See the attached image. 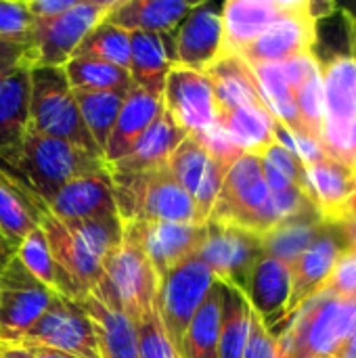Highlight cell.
<instances>
[{
    "label": "cell",
    "instance_id": "obj_11",
    "mask_svg": "<svg viewBox=\"0 0 356 358\" xmlns=\"http://www.w3.org/2000/svg\"><path fill=\"white\" fill-rule=\"evenodd\" d=\"M21 340L76 358H101L90 317L78 300L65 296H57L44 315L21 334Z\"/></svg>",
    "mask_w": 356,
    "mask_h": 358
},
{
    "label": "cell",
    "instance_id": "obj_32",
    "mask_svg": "<svg viewBox=\"0 0 356 358\" xmlns=\"http://www.w3.org/2000/svg\"><path fill=\"white\" fill-rule=\"evenodd\" d=\"M220 323H222V283L216 279L185 331L183 346L178 352L180 358H218Z\"/></svg>",
    "mask_w": 356,
    "mask_h": 358
},
{
    "label": "cell",
    "instance_id": "obj_24",
    "mask_svg": "<svg viewBox=\"0 0 356 358\" xmlns=\"http://www.w3.org/2000/svg\"><path fill=\"white\" fill-rule=\"evenodd\" d=\"M187 138V134L174 124V120L162 109L155 122L145 130V134L136 141V145L113 166L109 172L115 174H143L166 168L170 155L176 147Z\"/></svg>",
    "mask_w": 356,
    "mask_h": 358
},
{
    "label": "cell",
    "instance_id": "obj_6",
    "mask_svg": "<svg viewBox=\"0 0 356 358\" xmlns=\"http://www.w3.org/2000/svg\"><path fill=\"white\" fill-rule=\"evenodd\" d=\"M109 176L122 222L195 224L193 197L172 178L168 168L143 174L109 172Z\"/></svg>",
    "mask_w": 356,
    "mask_h": 358
},
{
    "label": "cell",
    "instance_id": "obj_9",
    "mask_svg": "<svg viewBox=\"0 0 356 358\" xmlns=\"http://www.w3.org/2000/svg\"><path fill=\"white\" fill-rule=\"evenodd\" d=\"M115 0H76L69 10L52 19H34L31 48L25 55L29 65L63 67L90 34L113 8Z\"/></svg>",
    "mask_w": 356,
    "mask_h": 358
},
{
    "label": "cell",
    "instance_id": "obj_27",
    "mask_svg": "<svg viewBox=\"0 0 356 358\" xmlns=\"http://www.w3.org/2000/svg\"><path fill=\"white\" fill-rule=\"evenodd\" d=\"M204 71L212 82L216 111H227L235 107H266L258 80L252 67L241 57L220 55Z\"/></svg>",
    "mask_w": 356,
    "mask_h": 358
},
{
    "label": "cell",
    "instance_id": "obj_28",
    "mask_svg": "<svg viewBox=\"0 0 356 358\" xmlns=\"http://www.w3.org/2000/svg\"><path fill=\"white\" fill-rule=\"evenodd\" d=\"M164 109L162 96L149 94L136 86H132L124 99L122 111L118 115V122L111 130V136L107 141V147L103 151V159L109 166L120 162L145 134V130L155 122L159 111Z\"/></svg>",
    "mask_w": 356,
    "mask_h": 358
},
{
    "label": "cell",
    "instance_id": "obj_17",
    "mask_svg": "<svg viewBox=\"0 0 356 358\" xmlns=\"http://www.w3.org/2000/svg\"><path fill=\"white\" fill-rule=\"evenodd\" d=\"M124 227L136 235L159 279L195 258L206 241V224L124 222Z\"/></svg>",
    "mask_w": 356,
    "mask_h": 358
},
{
    "label": "cell",
    "instance_id": "obj_36",
    "mask_svg": "<svg viewBox=\"0 0 356 358\" xmlns=\"http://www.w3.org/2000/svg\"><path fill=\"white\" fill-rule=\"evenodd\" d=\"M252 306L245 294L222 283V323L218 338V358H243Z\"/></svg>",
    "mask_w": 356,
    "mask_h": 358
},
{
    "label": "cell",
    "instance_id": "obj_52",
    "mask_svg": "<svg viewBox=\"0 0 356 358\" xmlns=\"http://www.w3.org/2000/svg\"><path fill=\"white\" fill-rule=\"evenodd\" d=\"M350 218H356V195H355V199H353V210H350ZM348 218V220H350Z\"/></svg>",
    "mask_w": 356,
    "mask_h": 358
},
{
    "label": "cell",
    "instance_id": "obj_37",
    "mask_svg": "<svg viewBox=\"0 0 356 358\" xmlns=\"http://www.w3.org/2000/svg\"><path fill=\"white\" fill-rule=\"evenodd\" d=\"M71 90H115L128 92L134 84L128 69L92 57H71L63 65Z\"/></svg>",
    "mask_w": 356,
    "mask_h": 358
},
{
    "label": "cell",
    "instance_id": "obj_30",
    "mask_svg": "<svg viewBox=\"0 0 356 358\" xmlns=\"http://www.w3.org/2000/svg\"><path fill=\"white\" fill-rule=\"evenodd\" d=\"M29 67L23 59L0 80V151L17 145L27 132Z\"/></svg>",
    "mask_w": 356,
    "mask_h": 358
},
{
    "label": "cell",
    "instance_id": "obj_51",
    "mask_svg": "<svg viewBox=\"0 0 356 358\" xmlns=\"http://www.w3.org/2000/svg\"><path fill=\"white\" fill-rule=\"evenodd\" d=\"M0 55H17V57H25V50H21V48H10V46H6V44H2V42H0Z\"/></svg>",
    "mask_w": 356,
    "mask_h": 358
},
{
    "label": "cell",
    "instance_id": "obj_18",
    "mask_svg": "<svg viewBox=\"0 0 356 358\" xmlns=\"http://www.w3.org/2000/svg\"><path fill=\"white\" fill-rule=\"evenodd\" d=\"M176 65L204 71L222 52V6L197 2L174 34Z\"/></svg>",
    "mask_w": 356,
    "mask_h": 358
},
{
    "label": "cell",
    "instance_id": "obj_26",
    "mask_svg": "<svg viewBox=\"0 0 356 358\" xmlns=\"http://www.w3.org/2000/svg\"><path fill=\"white\" fill-rule=\"evenodd\" d=\"M197 2L183 0H122L107 13V21L126 31L174 34Z\"/></svg>",
    "mask_w": 356,
    "mask_h": 358
},
{
    "label": "cell",
    "instance_id": "obj_50",
    "mask_svg": "<svg viewBox=\"0 0 356 358\" xmlns=\"http://www.w3.org/2000/svg\"><path fill=\"white\" fill-rule=\"evenodd\" d=\"M13 256H15V250L8 245V241H6V239L2 237V233H0V268H2Z\"/></svg>",
    "mask_w": 356,
    "mask_h": 358
},
{
    "label": "cell",
    "instance_id": "obj_33",
    "mask_svg": "<svg viewBox=\"0 0 356 358\" xmlns=\"http://www.w3.org/2000/svg\"><path fill=\"white\" fill-rule=\"evenodd\" d=\"M325 224L327 222H323L317 212L281 220L260 237L262 250L266 256H273L283 264L292 266L308 250V245L317 239Z\"/></svg>",
    "mask_w": 356,
    "mask_h": 358
},
{
    "label": "cell",
    "instance_id": "obj_38",
    "mask_svg": "<svg viewBox=\"0 0 356 358\" xmlns=\"http://www.w3.org/2000/svg\"><path fill=\"white\" fill-rule=\"evenodd\" d=\"M15 256L19 258V262L48 289L57 292L59 296H65L69 300H73L71 296V287L67 283V279L63 277L61 268L57 266L46 235L40 227H36L15 250Z\"/></svg>",
    "mask_w": 356,
    "mask_h": 358
},
{
    "label": "cell",
    "instance_id": "obj_40",
    "mask_svg": "<svg viewBox=\"0 0 356 358\" xmlns=\"http://www.w3.org/2000/svg\"><path fill=\"white\" fill-rule=\"evenodd\" d=\"M38 227V220L23 195L0 172V233L13 250Z\"/></svg>",
    "mask_w": 356,
    "mask_h": 358
},
{
    "label": "cell",
    "instance_id": "obj_10",
    "mask_svg": "<svg viewBox=\"0 0 356 358\" xmlns=\"http://www.w3.org/2000/svg\"><path fill=\"white\" fill-rule=\"evenodd\" d=\"M214 281L216 277L197 256L159 279L155 308L176 352H180L185 331Z\"/></svg>",
    "mask_w": 356,
    "mask_h": 358
},
{
    "label": "cell",
    "instance_id": "obj_41",
    "mask_svg": "<svg viewBox=\"0 0 356 358\" xmlns=\"http://www.w3.org/2000/svg\"><path fill=\"white\" fill-rule=\"evenodd\" d=\"M210 162L212 155L208 153V149L195 136H187L170 155L166 168L172 174V178L195 199L210 168Z\"/></svg>",
    "mask_w": 356,
    "mask_h": 358
},
{
    "label": "cell",
    "instance_id": "obj_3",
    "mask_svg": "<svg viewBox=\"0 0 356 358\" xmlns=\"http://www.w3.org/2000/svg\"><path fill=\"white\" fill-rule=\"evenodd\" d=\"M356 334V300L321 292L300 306L275 334L277 358H340Z\"/></svg>",
    "mask_w": 356,
    "mask_h": 358
},
{
    "label": "cell",
    "instance_id": "obj_43",
    "mask_svg": "<svg viewBox=\"0 0 356 358\" xmlns=\"http://www.w3.org/2000/svg\"><path fill=\"white\" fill-rule=\"evenodd\" d=\"M134 329L138 338V357L141 358H180L166 336L157 308H153L147 317L136 321Z\"/></svg>",
    "mask_w": 356,
    "mask_h": 358
},
{
    "label": "cell",
    "instance_id": "obj_20",
    "mask_svg": "<svg viewBox=\"0 0 356 358\" xmlns=\"http://www.w3.org/2000/svg\"><path fill=\"white\" fill-rule=\"evenodd\" d=\"M44 208L61 220L115 218L118 208L113 199L109 170L63 185L48 201H44Z\"/></svg>",
    "mask_w": 356,
    "mask_h": 358
},
{
    "label": "cell",
    "instance_id": "obj_39",
    "mask_svg": "<svg viewBox=\"0 0 356 358\" xmlns=\"http://www.w3.org/2000/svg\"><path fill=\"white\" fill-rule=\"evenodd\" d=\"M73 57H92V59H101V61H107V63L128 69V65H130V31L103 19L80 42Z\"/></svg>",
    "mask_w": 356,
    "mask_h": 358
},
{
    "label": "cell",
    "instance_id": "obj_15",
    "mask_svg": "<svg viewBox=\"0 0 356 358\" xmlns=\"http://www.w3.org/2000/svg\"><path fill=\"white\" fill-rule=\"evenodd\" d=\"M59 294L42 285L13 256L0 268V329L23 334L29 329Z\"/></svg>",
    "mask_w": 356,
    "mask_h": 358
},
{
    "label": "cell",
    "instance_id": "obj_21",
    "mask_svg": "<svg viewBox=\"0 0 356 358\" xmlns=\"http://www.w3.org/2000/svg\"><path fill=\"white\" fill-rule=\"evenodd\" d=\"M298 0H229L222 4V52L237 55L264 29L287 15Z\"/></svg>",
    "mask_w": 356,
    "mask_h": 358
},
{
    "label": "cell",
    "instance_id": "obj_48",
    "mask_svg": "<svg viewBox=\"0 0 356 358\" xmlns=\"http://www.w3.org/2000/svg\"><path fill=\"white\" fill-rule=\"evenodd\" d=\"M10 355L17 358H76L71 355H65V352H59V350L27 342V340H21V344L17 348H10Z\"/></svg>",
    "mask_w": 356,
    "mask_h": 358
},
{
    "label": "cell",
    "instance_id": "obj_53",
    "mask_svg": "<svg viewBox=\"0 0 356 358\" xmlns=\"http://www.w3.org/2000/svg\"><path fill=\"white\" fill-rule=\"evenodd\" d=\"M355 174H356V172H355Z\"/></svg>",
    "mask_w": 356,
    "mask_h": 358
},
{
    "label": "cell",
    "instance_id": "obj_47",
    "mask_svg": "<svg viewBox=\"0 0 356 358\" xmlns=\"http://www.w3.org/2000/svg\"><path fill=\"white\" fill-rule=\"evenodd\" d=\"M76 0H27V8L34 19H52L73 6Z\"/></svg>",
    "mask_w": 356,
    "mask_h": 358
},
{
    "label": "cell",
    "instance_id": "obj_13",
    "mask_svg": "<svg viewBox=\"0 0 356 358\" xmlns=\"http://www.w3.org/2000/svg\"><path fill=\"white\" fill-rule=\"evenodd\" d=\"M317 19L315 4L298 0L287 15L264 29L254 42L243 46L237 57L254 67L266 63H285L302 52H308L317 40Z\"/></svg>",
    "mask_w": 356,
    "mask_h": 358
},
{
    "label": "cell",
    "instance_id": "obj_16",
    "mask_svg": "<svg viewBox=\"0 0 356 358\" xmlns=\"http://www.w3.org/2000/svg\"><path fill=\"white\" fill-rule=\"evenodd\" d=\"M348 250L346 235L340 224H325L308 250L290 266L292 271V294L285 310L290 319L300 306L323 292L338 258ZM283 319V321H285ZM281 321V323H283Z\"/></svg>",
    "mask_w": 356,
    "mask_h": 358
},
{
    "label": "cell",
    "instance_id": "obj_8",
    "mask_svg": "<svg viewBox=\"0 0 356 358\" xmlns=\"http://www.w3.org/2000/svg\"><path fill=\"white\" fill-rule=\"evenodd\" d=\"M208 222H220L262 237L277 224L260 155L243 153L225 174Z\"/></svg>",
    "mask_w": 356,
    "mask_h": 358
},
{
    "label": "cell",
    "instance_id": "obj_19",
    "mask_svg": "<svg viewBox=\"0 0 356 358\" xmlns=\"http://www.w3.org/2000/svg\"><path fill=\"white\" fill-rule=\"evenodd\" d=\"M306 168V195L317 214L327 224H342L350 218L353 199L356 195V174L332 159L329 155L304 166Z\"/></svg>",
    "mask_w": 356,
    "mask_h": 358
},
{
    "label": "cell",
    "instance_id": "obj_49",
    "mask_svg": "<svg viewBox=\"0 0 356 358\" xmlns=\"http://www.w3.org/2000/svg\"><path fill=\"white\" fill-rule=\"evenodd\" d=\"M25 57H17V55H0V80L17 65V63H21Z\"/></svg>",
    "mask_w": 356,
    "mask_h": 358
},
{
    "label": "cell",
    "instance_id": "obj_46",
    "mask_svg": "<svg viewBox=\"0 0 356 358\" xmlns=\"http://www.w3.org/2000/svg\"><path fill=\"white\" fill-rule=\"evenodd\" d=\"M243 358H277V338L254 308L250 313V331Z\"/></svg>",
    "mask_w": 356,
    "mask_h": 358
},
{
    "label": "cell",
    "instance_id": "obj_45",
    "mask_svg": "<svg viewBox=\"0 0 356 358\" xmlns=\"http://www.w3.org/2000/svg\"><path fill=\"white\" fill-rule=\"evenodd\" d=\"M323 292H329L344 300H356V252L346 250L338 258Z\"/></svg>",
    "mask_w": 356,
    "mask_h": 358
},
{
    "label": "cell",
    "instance_id": "obj_12",
    "mask_svg": "<svg viewBox=\"0 0 356 358\" xmlns=\"http://www.w3.org/2000/svg\"><path fill=\"white\" fill-rule=\"evenodd\" d=\"M262 256L264 250L258 235L220 222H206V241L197 258L220 283L243 292L256 262Z\"/></svg>",
    "mask_w": 356,
    "mask_h": 358
},
{
    "label": "cell",
    "instance_id": "obj_1",
    "mask_svg": "<svg viewBox=\"0 0 356 358\" xmlns=\"http://www.w3.org/2000/svg\"><path fill=\"white\" fill-rule=\"evenodd\" d=\"M38 227L44 231L50 254L71 287L73 300L86 298L103 277L107 256L122 241V220H61L55 218L40 199H27Z\"/></svg>",
    "mask_w": 356,
    "mask_h": 358
},
{
    "label": "cell",
    "instance_id": "obj_4",
    "mask_svg": "<svg viewBox=\"0 0 356 358\" xmlns=\"http://www.w3.org/2000/svg\"><path fill=\"white\" fill-rule=\"evenodd\" d=\"M157 289L159 277L155 268L151 266L136 235L124 227L122 241L107 256L103 264V277L90 294L136 323L155 308Z\"/></svg>",
    "mask_w": 356,
    "mask_h": 358
},
{
    "label": "cell",
    "instance_id": "obj_42",
    "mask_svg": "<svg viewBox=\"0 0 356 358\" xmlns=\"http://www.w3.org/2000/svg\"><path fill=\"white\" fill-rule=\"evenodd\" d=\"M34 17L27 0H0V42L10 48H21L25 55L31 48Z\"/></svg>",
    "mask_w": 356,
    "mask_h": 358
},
{
    "label": "cell",
    "instance_id": "obj_25",
    "mask_svg": "<svg viewBox=\"0 0 356 358\" xmlns=\"http://www.w3.org/2000/svg\"><path fill=\"white\" fill-rule=\"evenodd\" d=\"M285 78L294 90L296 107L300 113V122L304 132L321 143L323 132V76L321 61L313 50L302 52L283 63Z\"/></svg>",
    "mask_w": 356,
    "mask_h": 358
},
{
    "label": "cell",
    "instance_id": "obj_44",
    "mask_svg": "<svg viewBox=\"0 0 356 358\" xmlns=\"http://www.w3.org/2000/svg\"><path fill=\"white\" fill-rule=\"evenodd\" d=\"M260 159L264 166L273 168L277 174H281L283 178H287L294 187L302 189L306 193V168L300 162L298 155H294L285 145H281L279 141L271 143L262 153Z\"/></svg>",
    "mask_w": 356,
    "mask_h": 358
},
{
    "label": "cell",
    "instance_id": "obj_35",
    "mask_svg": "<svg viewBox=\"0 0 356 358\" xmlns=\"http://www.w3.org/2000/svg\"><path fill=\"white\" fill-rule=\"evenodd\" d=\"M262 99L269 107V111L273 113V117L285 126L292 132L298 134H306L300 122V113L296 107V99H294V90L285 78V69L283 63H266V65H254L252 67ZM308 136V134H306Z\"/></svg>",
    "mask_w": 356,
    "mask_h": 358
},
{
    "label": "cell",
    "instance_id": "obj_14",
    "mask_svg": "<svg viewBox=\"0 0 356 358\" xmlns=\"http://www.w3.org/2000/svg\"><path fill=\"white\" fill-rule=\"evenodd\" d=\"M164 111L187 134L197 136L216 124V101L206 71L172 65L162 92Z\"/></svg>",
    "mask_w": 356,
    "mask_h": 358
},
{
    "label": "cell",
    "instance_id": "obj_7",
    "mask_svg": "<svg viewBox=\"0 0 356 358\" xmlns=\"http://www.w3.org/2000/svg\"><path fill=\"white\" fill-rule=\"evenodd\" d=\"M27 130L40 136L65 141L92 155L103 157L80 117L76 96L65 78L63 67H46V65L29 67Z\"/></svg>",
    "mask_w": 356,
    "mask_h": 358
},
{
    "label": "cell",
    "instance_id": "obj_29",
    "mask_svg": "<svg viewBox=\"0 0 356 358\" xmlns=\"http://www.w3.org/2000/svg\"><path fill=\"white\" fill-rule=\"evenodd\" d=\"M80 304L92 321L101 358H141L134 323L124 313L109 308L92 294L82 298Z\"/></svg>",
    "mask_w": 356,
    "mask_h": 358
},
{
    "label": "cell",
    "instance_id": "obj_5",
    "mask_svg": "<svg viewBox=\"0 0 356 358\" xmlns=\"http://www.w3.org/2000/svg\"><path fill=\"white\" fill-rule=\"evenodd\" d=\"M350 52L334 55L321 65L323 76V151L356 172V21Z\"/></svg>",
    "mask_w": 356,
    "mask_h": 358
},
{
    "label": "cell",
    "instance_id": "obj_34",
    "mask_svg": "<svg viewBox=\"0 0 356 358\" xmlns=\"http://www.w3.org/2000/svg\"><path fill=\"white\" fill-rule=\"evenodd\" d=\"M126 94L128 92H115V90H73L80 117L88 134L92 136L94 145L99 147L101 155L118 122Z\"/></svg>",
    "mask_w": 356,
    "mask_h": 358
},
{
    "label": "cell",
    "instance_id": "obj_22",
    "mask_svg": "<svg viewBox=\"0 0 356 358\" xmlns=\"http://www.w3.org/2000/svg\"><path fill=\"white\" fill-rule=\"evenodd\" d=\"M172 65H176L174 34L130 31L128 73L136 88L162 96Z\"/></svg>",
    "mask_w": 356,
    "mask_h": 358
},
{
    "label": "cell",
    "instance_id": "obj_23",
    "mask_svg": "<svg viewBox=\"0 0 356 358\" xmlns=\"http://www.w3.org/2000/svg\"><path fill=\"white\" fill-rule=\"evenodd\" d=\"M250 306L260 315V319L271 329L275 323L285 319L290 294H292V271L287 264L273 256H262L243 289Z\"/></svg>",
    "mask_w": 356,
    "mask_h": 358
},
{
    "label": "cell",
    "instance_id": "obj_2",
    "mask_svg": "<svg viewBox=\"0 0 356 358\" xmlns=\"http://www.w3.org/2000/svg\"><path fill=\"white\" fill-rule=\"evenodd\" d=\"M0 172L27 203V199L48 201L63 185L107 172V164L76 145L27 130L17 145L0 151Z\"/></svg>",
    "mask_w": 356,
    "mask_h": 358
},
{
    "label": "cell",
    "instance_id": "obj_31",
    "mask_svg": "<svg viewBox=\"0 0 356 358\" xmlns=\"http://www.w3.org/2000/svg\"><path fill=\"white\" fill-rule=\"evenodd\" d=\"M216 128H220L243 153L260 155L275 143L277 120L266 107H235L216 111Z\"/></svg>",
    "mask_w": 356,
    "mask_h": 358
}]
</instances>
